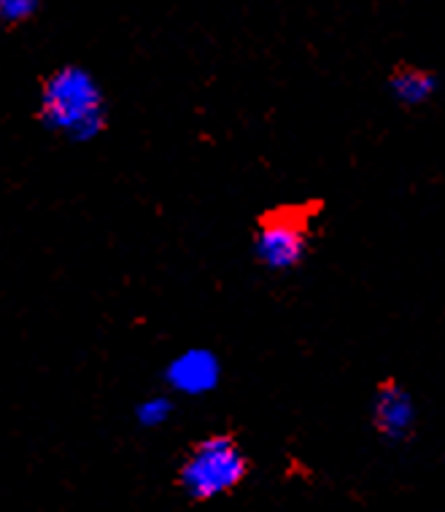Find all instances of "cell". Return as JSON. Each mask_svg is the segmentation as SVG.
Masks as SVG:
<instances>
[{
  "label": "cell",
  "instance_id": "obj_1",
  "mask_svg": "<svg viewBox=\"0 0 445 512\" xmlns=\"http://www.w3.org/2000/svg\"><path fill=\"white\" fill-rule=\"evenodd\" d=\"M251 475V459L238 434L211 432L189 445L176 469V486L187 499L203 504L232 494Z\"/></svg>",
  "mask_w": 445,
  "mask_h": 512
},
{
  "label": "cell",
  "instance_id": "obj_4",
  "mask_svg": "<svg viewBox=\"0 0 445 512\" xmlns=\"http://www.w3.org/2000/svg\"><path fill=\"white\" fill-rule=\"evenodd\" d=\"M389 84L402 103L419 106V103L432 98V92H435V73L419 68V65H410V62H397L392 76H389Z\"/></svg>",
  "mask_w": 445,
  "mask_h": 512
},
{
  "label": "cell",
  "instance_id": "obj_2",
  "mask_svg": "<svg viewBox=\"0 0 445 512\" xmlns=\"http://www.w3.org/2000/svg\"><path fill=\"white\" fill-rule=\"evenodd\" d=\"M324 213V200L281 203L254 219V254L270 270H292L311 251L316 221Z\"/></svg>",
  "mask_w": 445,
  "mask_h": 512
},
{
  "label": "cell",
  "instance_id": "obj_3",
  "mask_svg": "<svg viewBox=\"0 0 445 512\" xmlns=\"http://www.w3.org/2000/svg\"><path fill=\"white\" fill-rule=\"evenodd\" d=\"M370 424L375 434L389 442H402L413 437V426H416V410H413V399L400 386L397 378H383L375 383L373 405H370Z\"/></svg>",
  "mask_w": 445,
  "mask_h": 512
}]
</instances>
